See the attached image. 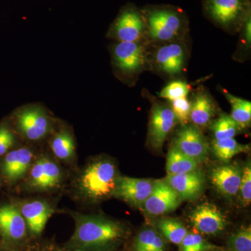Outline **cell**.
I'll return each instance as SVG.
<instances>
[{
  "label": "cell",
  "mask_w": 251,
  "mask_h": 251,
  "mask_svg": "<svg viewBox=\"0 0 251 251\" xmlns=\"http://www.w3.org/2000/svg\"><path fill=\"white\" fill-rule=\"evenodd\" d=\"M147 37L153 42L170 43L181 37L188 27L181 10L171 6H150L142 10Z\"/></svg>",
  "instance_id": "obj_1"
},
{
  "label": "cell",
  "mask_w": 251,
  "mask_h": 251,
  "mask_svg": "<svg viewBox=\"0 0 251 251\" xmlns=\"http://www.w3.org/2000/svg\"><path fill=\"white\" fill-rule=\"evenodd\" d=\"M10 122L18 135L31 142L41 141L55 130V122L40 103H31L16 109Z\"/></svg>",
  "instance_id": "obj_2"
},
{
  "label": "cell",
  "mask_w": 251,
  "mask_h": 251,
  "mask_svg": "<svg viewBox=\"0 0 251 251\" xmlns=\"http://www.w3.org/2000/svg\"><path fill=\"white\" fill-rule=\"evenodd\" d=\"M116 167L108 160H99L90 163L79 177L78 186L80 193L92 201L113 196L116 187Z\"/></svg>",
  "instance_id": "obj_3"
},
{
  "label": "cell",
  "mask_w": 251,
  "mask_h": 251,
  "mask_svg": "<svg viewBox=\"0 0 251 251\" xmlns=\"http://www.w3.org/2000/svg\"><path fill=\"white\" fill-rule=\"evenodd\" d=\"M125 235L121 225L100 217L79 216L74 241L85 247H100L120 240Z\"/></svg>",
  "instance_id": "obj_4"
},
{
  "label": "cell",
  "mask_w": 251,
  "mask_h": 251,
  "mask_svg": "<svg viewBox=\"0 0 251 251\" xmlns=\"http://www.w3.org/2000/svg\"><path fill=\"white\" fill-rule=\"evenodd\" d=\"M208 18L220 27L239 31L251 15V0H203Z\"/></svg>",
  "instance_id": "obj_5"
},
{
  "label": "cell",
  "mask_w": 251,
  "mask_h": 251,
  "mask_svg": "<svg viewBox=\"0 0 251 251\" xmlns=\"http://www.w3.org/2000/svg\"><path fill=\"white\" fill-rule=\"evenodd\" d=\"M110 51L114 72L124 81L136 76L148 62V54L142 42H115Z\"/></svg>",
  "instance_id": "obj_6"
},
{
  "label": "cell",
  "mask_w": 251,
  "mask_h": 251,
  "mask_svg": "<svg viewBox=\"0 0 251 251\" xmlns=\"http://www.w3.org/2000/svg\"><path fill=\"white\" fill-rule=\"evenodd\" d=\"M107 36L116 42H141L147 36L141 10L133 4L125 5L109 27Z\"/></svg>",
  "instance_id": "obj_7"
},
{
  "label": "cell",
  "mask_w": 251,
  "mask_h": 251,
  "mask_svg": "<svg viewBox=\"0 0 251 251\" xmlns=\"http://www.w3.org/2000/svg\"><path fill=\"white\" fill-rule=\"evenodd\" d=\"M171 105L165 103L153 104L149 124L148 140L156 150H161L167 137L177 123Z\"/></svg>",
  "instance_id": "obj_8"
},
{
  "label": "cell",
  "mask_w": 251,
  "mask_h": 251,
  "mask_svg": "<svg viewBox=\"0 0 251 251\" xmlns=\"http://www.w3.org/2000/svg\"><path fill=\"white\" fill-rule=\"evenodd\" d=\"M173 146L198 163L207 158L209 144L202 132L196 126H183L175 137Z\"/></svg>",
  "instance_id": "obj_9"
},
{
  "label": "cell",
  "mask_w": 251,
  "mask_h": 251,
  "mask_svg": "<svg viewBox=\"0 0 251 251\" xmlns=\"http://www.w3.org/2000/svg\"><path fill=\"white\" fill-rule=\"evenodd\" d=\"M62 180V173L58 165L47 157H42L31 165L27 185L35 191H46L57 188Z\"/></svg>",
  "instance_id": "obj_10"
},
{
  "label": "cell",
  "mask_w": 251,
  "mask_h": 251,
  "mask_svg": "<svg viewBox=\"0 0 251 251\" xmlns=\"http://www.w3.org/2000/svg\"><path fill=\"white\" fill-rule=\"evenodd\" d=\"M181 201L166 180L156 179L154 180L152 192L141 206L148 214L160 216L175 210Z\"/></svg>",
  "instance_id": "obj_11"
},
{
  "label": "cell",
  "mask_w": 251,
  "mask_h": 251,
  "mask_svg": "<svg viewBox=\"0 0 251 251\" xmlns=\"http://www.w3.org/2000/svg\"><path fill=\"white\" fill-rule=\"evenodd\" d=\"M193 227L201 233L215 235L227 226L226 217L217 206L204 202L195 208L189 215Z\"/></svg>",
  "instance_id": "obj_12"
},
{
  "label": "cell",
  "mask_w": 251,
  "mask_h": 251,
  "mask_svg": "<svg viewBox=\"0 0 251 251\" xmlns=\"http://www.w3.org/2000/svg\"><path fill=\"white\" fill-rule=\"evenodd\" d=\"M186 58L184 46L173 41L158 48L154 54V64L160 72L170 76H176L184 70Z\"/></svg>",
  "instance_id": "obj_13"
},
{
  "label": "cell",
  "mask_w": 251,
  "mask_h": 251,
  "mask_svg": "<svg viewBox=\"0 0 251 251\" xmlns=\"http://www.w3.org/2000/svg\"><path fill=\"white\" fill-rule=\"evenodd\" d=\"M153 186V179L118 176L113 196L133 205L141 206L152 192Z\"/></svg>",
  "instance_id": "obj_14"
},
{
  "label": "cell",
  "mask_w": 251,
  "mask_h": 251,
  "mask_svg": "<svg viewBox=\"0 0 251 251\" xmlns=\"http://www.w3.org/2000/svg\"><path fill=\"white\" fill-rule=\"evenodd\" d=\"M33 152L30 149L21 148L11 150L0 162V173L9 183L23 178L31 166Z\"/></svg>",
  "instance_id": "obj_15"
},
{
  "label": "cell",
  "mask_w": 251,
  "mask_h": 251,
  "mask_svg": "<svg viewBox=\"0 0 251 251\" xmlns=\"http://www.w3.org/2000/svg\"><path fill=\"white\" fill-rule=\"evenodd\" d=\"M164 179L181 201H190L199 197L205 186L204 175L198 170L181 175H168Z\"/></svg>",
  "instance_id": "obj_16"
},
{
  "label": "cell",
  "mask_w": 251,
  "mask_h": 251,
  "mask_svg": "<svg viewBox=\"0 0 251 251\" xmlns=\"http://www.w3.org/2000/svg\"><path fill=\"white\" fill-rule=\"evenodd\" d=\"M242 169L237 163L213 168L211 172L212 184L226 198H233L239 193Z\"/></svg>",
  "instance_id": "obj_17"
},
{
  "label": "cell",
  "mask_w": 251,
  "mask_h": 251,
  "mask_svg": "<svg viewBox=\"0 0 251 251\" xmlns=\"http://www.w3.org/2000/svg\"><path fill=\"white\" fill-rule=\"evenodd\" d=\"M25 221L14 204L0 205V235L9 242H18L25 236Z\"/></svg>",
  "instance_id": "obj_18"
},
{
  "label": "cell",
  "mask_w": 251,
  "mask_h": 251,
  "mask_svg": "<svg viewBox=\"0 0 251 251\" xmlns=\"http://www.w3.org/2000/svg\"><path fill=\"white\" fill-rule=\"evenodd\" d=\"M21 214L31 233L39 235L53 213L50 205L41 201L25 203L21 206Z\"/></svg>",
  "instance_id": "obj_19"
},
{
  "label": "cell",
  "mask_w": 251,
  "mask_h": 251,
  "mask_svg": "<svg viewBox=\"0 0 251 251\" xmlns=\"http://www.w3.org/2000/svg\"><path fill=\"white\" fill-rule=\"evenodd\" d=\"M216 113L215 102L204 90L195 94L191 100L189 120L200 129L207 126Z\"/></svg>",
  "instance_id": "obj_20"
},
{
  "label": "cell",
  "mask_w": 251,
  "mask_h": 251,
  "mask_svg": "<svg viewBox=\"0 0 251 251\" xmlns=\"http://www.w3.org/2000/svg\"><path fill=\"white\" fill-rule=\"evenodd\" d=\"M50 146L52 152L61 160H69L75 153V144L74 134L67 126H60L52 133Z\"/></svg>",
  "instance_id": "obj_21"
},
{
  "label": "cell",
  "mask_w": 251,
  "mask_h": 251,
  "mask_svg": "<svg viewBox=\"0 0 251 251\" xmlns=\"http://www.w3.org/2000/svg\"><path fill=\"white\" fill-rule=\"evenodd\" d=\"M197 161L179 151L174 146L167 156L166 171L168 175H176L191 173L198 170Z\"/></svg>",
  "instance_id": "obj_22"
},
{
  "label": "cell",
  "mask_w": 251,
  "mask_h": 251,
  "mask_svg": "<svg viewBox=\"0 0 251 251\" xmlns=\"http://www.w3.org/2000/svg\"><path fill=\"white\" fill-rule=\"evenodd\" d=\"M211 149L216 158L225 163L230 161L236 155L250 151L249 145L239 143L234 138L213 140Z\"/></svg>",
  "instance_id": "obj_23"
},
{
  "label": "cell",
  "mask_w": 251,
  "mask_h": 251,
  "mask_svg": "<svg viewBox=\"0 0 251 251\" xmlns=\"http://www.w3.org/2000/svg\"><path fill=\"white\" fill-rule=\"evenodd\" d=\"M224 95L230 103V117L241 129L251 126V103L239 97H235L229 92L225 91Z\"/></svg>",
  "instance_id": "obj_24"
},
{
  "label": "cell",
  "mask_w": 251,
  "mask_h": 251,
  "mask_svg": "<svg viewBox=\"0 0 251 251\" xmlns=\"http://www.w3.org/2000/svg\"><path fill=\"white\" fill-rule=\"evenodd\" d=\"M211 130L214 140H223L234 138L242 129L230 115L223 113L212 122Z\"/></svg>",
  "instance_id": "obj_25"
},
{
  "label": "cell",
  "mask_w": 251,
  "mask_h": 251,
  "mask_svg": "<svg viewBox=\"0 0 251 251\" xmlns=\"http://www.w3.org/2000/svg\"><path fill=\"white\" fill-rule=\"evenodd\" d=\"M157 226L168 241L179 245L188 233L182 223L173 219H163L157 223Z\"/></svg>",
  "instance_id": "obj_26"
},
{
  "label": "cell",
  "mask_w": 251,
  "mask_h": 251,
  "mask_svg": "<svg viewBox=\"0 0 251 251\" xmlns=\"http://www.w3.org/2000/svg\"><path fill=\"white\" fill-rule=\"evenodd\" d=\"M18 133L9 120L0 122V157H3L17 143Z\"/></svg>",
  "instance_id": "obj_27"
},
{
  "label": "cell",
  "mask_w": 251,
  "mask_h": 251,
  "mask_svg": "<svg viewBox=\"0 0 251 251\" xmlns=\"http://www.w3.org/2000/svg\"><path fill=\"white\" fill-rule=\"evenodd\" d=\"M227 245L231 251H251V228L242 227L231 234Z\"/></svg>",
  "instance_id": "obj_28"
},
{
  "label": "cell",
  "mask_w": 251,
  "mask_h": 251,
  "mask_svg": "<svg viewBox=\"0 0 251 251\" xmlns=\"http://www.w3.org/2000/svg\"><path fill=\"white\" fill-rule=\"evenodd\" d=\"M190 86L186 82L182 80H175L170 82L160 92L159 96L161 98L167 99L169 101L176 99L185 98L188 97L189 93Z\"/></svg>",
  "instance_id": "obj_29"
},
{
  "label": "cell",
  "mask_w": 251,
  "mask_h": 251,
  "mask_svg": "<svg viewBox=\"0 0 251 251\" xmlns=\"http://www.w3.org/2000/svg\"><path fill=\"white\" fill-rule=\"evenodd\" d=\"M181 251H209L216 249L198 234L187 233L181 242Z\"/></svg>",
  "instance_id": "obj_30"
},
{
  "label": "cell",
  "mask_w": 251,
  "mask_h": 251,
  "mask_svg": "<svg viewBox=\"0 0 251 251\" xmlns=\"http://www.w3.org/2000/svg\"><path fill=\"white\" fill-rule=\"evenodd\" d=\"M171 102V108L177 122L181 125H188L191 112V100L188 97L176 99Z\"/></svg>",
  "instance_id": "obj_31"
},
{
  "label": "cell",
  "mask_w": 251,
  "mask_h": 251,
  "mask_svg": "<svg viewBox=\"0 0 251 251\" xmlns=\"http://www.w3.org/2000/svg\"><path fill=\"white\" fill-rule=\"evenodd\" d=\"M241 202L244 206L251 202V166L250 161L242 169V179L239 189Z\"/></svg>",
  "instance_id": "obj_32"
},
{
  "label": "cell",
  "mask_w": 251,
  "mask_h": 251,
  "mask_svg": "<svg viewBox=\"0 0 251 251\" xmlns=\"http://www.w3.org/2000/svg\"><path fill=\"white\" fill-rule=\"evenodd\" d=\"M156 231L147 229L142 231L135 239L134 247L136 251H149L157 235Z\"/></svg>",
  "instance_id": "obj_33"
},
{
  "label": "cell",
  "mask_w": 251,
  "mask_h": 251,
  "mask_svg": "<svg viewBox=\"0 0 251 251\" xmlns=\"http://www.w3.org/2000/svg\"><path fill=\"white\" fill-rule=\"evenodd\" d=\"M239 30L241 31V46L243 50H249L251 41V15L247 18Z\"/></svg>",
  "instance_id": "obj_34"
},
{
  "label": "cell",
  "mask_w": 251,
  "mask_h": 251,
  "mask_svg": "<svg viewBox=\"0 0 251 251\" xmlns=\"http://www.w3.org/2000/svg\"><path fill=\"white\" fill-rule=\"evenodd\" d=\"M149 251H165V244L161 236L157 234Z\"/></svg>",
  "instance_id": "obj_35"
},
{
  "label": "cell",
  "mask_w": 251,
  "mask_h": 251,
  "mask_svg": "<svg viewBox=\"0 0 251 251\" xmlns=\"http://www.w3.org/2000/svg\"><path fill=\"white\" fill-rule=\"evenodd\" d=\"M224 251V250H221V249H212V250H210V251Z\"/></svg>",
  "instance_id": "obj_36"
},
{
  "label": "cell",
  "mask_w": 251,
  "mask_h": 251,
  "mask_svg": "<svg viewBox=\"0 0 251 251\" xmlns=\"http://www.w3.org/2000/svg\"></svg>",
  "instance_id": "obj_37"
},
{
  "label": "cell",
  "mask_w": 251,
  "mask_h": 251,
  "mask_svg": "<svg viewBox=\"0 0 251 251\" xmlns=\"http://www.w3.org/2000/svg\"><path fill=\"white\" fill-rule=\"evenodd\" d=\"M0 251H1V250H0Z\"/></svg>",
  "instance_id": "obj_38"
}]
</instances>
